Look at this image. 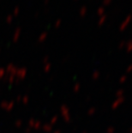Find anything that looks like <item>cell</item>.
Returning a JSON list of instances; mask_svg holds the SVG:
<instances>
[{"label": "cell", "mask_w": 132, "mask_h": 133, "mask_svg": "<svg viewBox=\"0 0 132 133\" xmlns=\"http://www.w3.org/2000/svg\"><path fill=\"white\" fill-rule=\"evenodd\" d=\"M131 21H132V16H131V15H129V16H126L125 19L123 20V21L121 22V24L119 25V30H121V31L124 30L126 28L129 26V24L130 23Z\"/></svg>", "instance_id": "6da1fadb"}, {"label": "cell", "mask_w": 132, "mask_h": 133, "mask_svg": "<svg viewBox=\"0 0 132 133\" xmlns=\"http://www.w3.org/2000/svg\"><path fill=\"white\" fill-rule=\"evenodd\" d=\"M106 19H107V16H106V15H103L101 16H100V19L98 20V22H97L98 25H99V26H101V25H103L106 22Z\"/></svg>", "instance_id": "7a4b0ae2"}, {"label": "cell", "mask_w": 132, "mask_h": 133, "mask_svg": "<svg viewBox=\"0 0 132 133\" xmlns=\"http://www.w3.org/2000/svg\"><path fill=\"white\" fill-rule=\"evenodd\" d=\"M87 12H88V8L86 6H81L79 10V15L81 16H85Z\"/></svg>", "instance_id": "3957f363"}, {"label": "cell", "mask_w": 132, "mask_h": 133, "mask_svg": "<svg viewBox=\"0 0 132 133\" xmlns=\"http://www.w3.org/2000/svg\"><path fill=\"white\" fill-rule=\"evenodd\" d=\"M97 15L100 16L105 15V8H104V7L98 8V10H97Z\"/></svg>", "instance_id": "277c9868"}, {"label": "cell", "mask_w": 132, "mask_h": 133, "mask_svg": "<svg viewBox=\"0 0 132 133\" xmlns=\"http://www.w3.org/2000/svg\"><path fill=\"white\" fill-rule=\"evenodd\" d=\"M47 37V33H42L41 35H40V38H39V39H40V41H44L45 39H46Z\"/></svg>", "instance_id": "5b68a950"}, {"label": "cell", "mask_w": 132, "mask_h": 133, "mask_svg": "<svg viewBox=\"0 0 132 133\" xmlns=\"http://www.w3.org/2000/svg\"><path fill=\"white\" fill-rule=\"evenodd\" d=\"M61 24H62V20H61V19H58L57 21L55 22L54 27H55V28H58V27H60V26H61Z\"/></svg>", "instance_id": "8992f818"}, {"label": "cell", "mask_w": 132, "mask_h": 133, "mask_svg": "<svg viewBox=\"0 0 132 133\" xmlns=\"http://www.w3.org/2000/svg\"><path fill=\"white\" fill-rule=\"evenodd\" d=\"M112 2V0H103V4L104 5H109Z\"/></svg>", "instance_id": "52a82bcc"}, {"label": "cell", "mask_w": 132, "mask_h": 133, "mask_svg": "<svg viewBox=\"0 0 132 133\" xmlns=\"http://www.w3.org/2000/svg\"><path fill=\"white\" fill-rule=\"evenodd\" d=\"M18 12H19V9L18 8H16L15 10H14V14H15V15H17Z\"/></svg>", "instance_id": "ba28073f"}, {"label": "cell", "mask_w": 132, "mask_h": 133, "mask_svg": "<svg viewBox=\"0 0 132 133\" xmlns=\"http://www.w3.org/2000/svg\"><path fill=\"white\" fill-rule=\"evenodd\" d=\"M50 3V0H44V4L45 5H47Z\"/></svg>", "instance_id": "9c48e42d"}, {"label": "cell", "mask_w": 132, "mask_h": 133, "mask_svg": "<svg viewBox=\"0 0 132 133\" xmlns=\"http://www.w3.org/2000/svg\"><path fill=\"white\" fill-rule=\"evenodd\" d=\"M128 47H129V49H130V48H132V42H129V44H128Z\"/></svg>", "instance_id": "30bf717a"}]
</instances>
